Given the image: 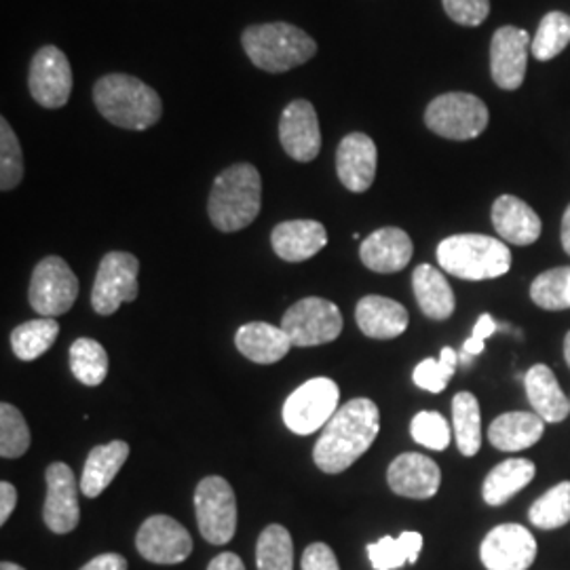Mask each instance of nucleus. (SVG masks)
I'll use <instances>...</instances> for the list:
<instances>
[{
    "instance_id": "obj_30",
    "label": "nucleus",
    "mask_w": 570,
    "mask_h": 570,
    "mask_svg": "<svg viewBox=\"0 0 570 570\" xmlns=\"http://www.w3.org/2000/svg\"><path fill=\"white\" fill-rule=\"evenodd\" d=\"M423 550V534L406 530L397 539L383 537L376 543L367 546V558L374 570H397L404 564H416Z\"/></svg>"
},
{
    "instance_id": "obj_37",
    "label": "nucleus",
    "mask_w": 570,
    "mask_h": 570,
    "mask_svg": "<svg viewBox=\"0 0 570 570\" xmlns=\"http://www.w3.org/2000/svg\"><path fill=\"white\" fill-rule=\"evenodd\" d=\"M530 298L546 311L570 308V266H558L541 273L530 285Z\"/></svg>"
},
{
    "instance_id": "obj_32",
    "label": "nucleus",
    "mask_w": 570,
    "mask_h": 570,
    "mask_svg": "<svg viewBox=\"0 0 570 570\" xmlns=\"http://www.w3.org/2000/svg\"><path fill=\"white\" fill-rule=\"evenodd\" d=\"M60 336V324L53 317H39L11 332V348L21 362H35L47 353Z\"/></svg>"
},
{
    "instance_id": "obj_23",
    "label": "nucleus",
    "mask_w": 570,
    "mask_h": 570,
    "mask_svg": "<svg viewBox=\"0 0 570 570\" xmlns=\"http://www.w3.org/2000/svg\"><path fill=\"white\" fill-rule=\"evenodd\" d=\"M357 327L374 341H391L402 336L410 324L406 306L387 296H364L355 308Z\"/></svg>"
},
{
    "instance_id": "obj_1",
    "label": "nucleus",
    "mask_w": 570,
    "mask_h": 570,
    "mask_svg": "<svg viewBox=\"0 0 570 570\" xmlns=\"http://www.w3.org/2000/svg\"><path fill=\"white\" fill-rule=\"evenodd\" d=\"M381 431V412L367 397L338 407L313 449V461L324 473L336 475L366 454Z\"/></svg>"
},
{
    "instance_id": "obj_8",
    "label": "nucleus",
    "mask_w": 570,
    "mask_h": 570,
    "mask_svg": "<svg viewBox=\"0 0 570 570\" xmlns=\"http://www.w3.org/2000/svg\"><path fill=\"white\" fill-rule=\"evenodd\" d=\"M199 532L212 546H226L237 532V499L220 475H207L195 490Z\"/></svg>"
},
{
    "instance_id": "obj_18",
    "label": "nucleus",
    "mask_w": 570,
    "mask_h": 570,
    "mask_svg": "<svg viewBox=\"0 0 570 570\" xmlns=\"http://www.w3.org/2000/svg\"><path fill=\"white\" fill-rule=\"evenodd\" d=\"M389 489L406 499L425 501L438 494L442 471L433 459L416 452H406L393 459L387 469Z\"/></svg>"
},
{
    "instance_id": "obj_36",
    "label": "nucleus",
    "mask_w": 570,
    "mask_h": 570,
    "mask_svg": "<svg viewBox=\"0 0 570 570\" xmlns=\"http://www.w3.org/2000/svg\"><path fill=\"white\" fill-rule=\"evenodd\" d=\"M570 42V18L562 11H551L543 16L537 28V35L530 45V51L539 61L558 58Z\"/></svg>"
},
{
    "instance_id": "obj_14",
    "label": "nucleus",
    "mask_w": 570,
    "mask_h": 570,
    "mask_svg": "<svg viewBox=\"0 0 570 570\" xmlns=\"http://www.w3.org/2000/svg\"><path fill=\"white\" fill-rule=\"evenodd\" d=\"M480 558L489 570H529L537 558V539L520 524H499L484 537Z\"/></svg>"
},
{
    "instance_id": "obj_17",
    "label": "nucleus",
    "mask_w": 570,
    "mask_h": 570,
    "mask_svg": "<svg viewBox=\"0 0 570 570\" xmlns=\"http://www.w3.org/2000/svg\"><path fill=\"white\" fill-rule=\"evenodd\" d=\"M279 140L294 161L311 164L317 159L322 150V129L313 104L294 100L285 106L279 121Z\"/></svg>"
},
{
    "instance_id": "obj_20",
    "label": "nucleus",
    "mask_w": 570,
    "mask_h": 570,
    "mask_svg": "<svg viewBox=\"0 0 570 570\" xmlns=\"http://www.w3.org/2000/svg\"><path fill=\"white\" fill-rule=\"evenodd\" d=\"M414 254V245L406 230L397 226H385L367 235L360 247V258L374 273H400L404 271Z\"/></svg>"
},
{
    "instance_id": "obj_4",
    "label": "nucleus",
    "mask_w": 570,
    "mask_h": 570,
    "mask_svg": "<svg viewBox=\"0 0 570 570\" xmlns=\"http://www.w3.org/2000/svg\"><path fill=\"white\" fill-rule=\"evenodd\" d=\"M242 45L249 61L271 75H284L313 60L317 53V42L303 28L285 21L247 26Z\"/></svg>"
},
{
    "instance_id": "obj_22",
    "label": "nucleus",
    "mask_w": 570,
    "mask_h": 570,
    "mask_svg": "<svg viewBox=\"0 0 570 570\" xmlns=\"http://www.w3.org/2000/svg\"><path fill=\"white\" fill-rule=\"evenodd\" d=\"M492 226L497 235L513 245H532L541 237V218L537 212L513 195H501L492 205Z\"/></svg>"
},
{
    "instance_id": "obj_6",
    "label": "nucleus",
    "mask_w": 570,
    "mask_h": 570,
    "mask_svg": "<svg viewBox=\"0 0 570 570\" xmlns=\"http://www.w3.org/2000/svg\"><path fill=\"white\" fill-rule=\"evenodd\" d=\"M489 108L478 96L450 91L438 96L425 110L429 129L446 140H473L489 127Z\"/></svg>"
},
{
    "instance_id": "obj_26",
    "label": "nucleus",
    "mask_w": 570,
    "mask_h": 570,
    "mask_svg": "<svg viewBox=\"0 0 570 570\" xmlns=\"http://www.w3.org/2000/svg\"><path fill=\"white\" fill-rule=\"evenodd\" d=\"M530 406L546 423H562L570 412V400L560 387L550 366L537 364L524 376Z\"/></svg>"
},
{
    "instance_id": "obj_24",
    "label": "nucleus",
    "mask_w": 570,
    "mask_h": 570,
    "mask_svg": "<svg viewBox=\"0 0 570 570\" xmlns=\"http://www.w3.org/2000/svg\"><path fill=\"white\" fill-rule=\"evenodd\" d=\"M237 351L254 364H277L284 360L292 348V341L285 334L284 327L265 324V322H252L237 330L235 334Z\"/></svg>"
},
{
    "instance_id": "obj_35",
    "label": "nucleus",
    "mask_w": 570,
    "mask_h": 570,
    "mask_svg": "<svg viewBox=\"0 0 570 570\" xmlns=\"http://www.w3.org/2000/svg\"><path fill=\"white\" fill-rule=\"evenodd\" d=\"M529 520L537 529L556 530L570 522V482H560L539 497L529 511Z\"/></svg>"
},
{
    "instance_id": "obj_12",
    "label": "nucleus",
    "mask_w": 570,
    "mask_h": 570,
    "mask_svg": "<svg viewBox=\"0 0 570 570\" xmlns=\"http://www.w3.org/2000/svg\"><path fill=\"white\" fill-rule=\"evenodd\" d=\"M28 87L35 102L42 108H63L72 94V68L66 53L56 45L41 47L30 61Z\"/></svg>"
},
{
    "instance_id": "obj_9",
    "label": "nucleus",
    "mask_w": 570,
    "mask_h": 570,
    "mask_svg": "<svg viewBox=\"0 0 570 570\" xmlns=\"http://www.w3.org/2000/svg\"><path fill=\"white\" fill-rule=\"evenodd\" d=\"M79 279L60 256H47L32 271L28 301L41 317H60L77 303Z\"/></svg>"
},
{
    "instance_id": "obj_11",
    "label": "nucleus",
    "mask_w": 570,
    "mask_h": 570,
    "mask_svg": "<svg viewBox=\"0 0 570 570\" xmlns=\"http://www.w3.org/2000/svg\"><path fill=\"white\" fill-rule=\"evenodd\" d=\"M341 308L326 298H303L285 311L282 327L294 346H317L332 343L343 332Z\"/></svg>"
},
{
    "instance_id": "obj_40",
    "label": "nucleus",
    "mask_w": 570,
    "mask_h": 570,
    "mask_svg": "<svg viewBox=\"0 0 570 570\" xmlns=\"http://www.w3.org/2000/svg\"><path fill=\"white\" fill-rule=\"evenodd\" d=\"M456 364H459L456 351L452 346H444L440 353V360L429 357L414 367V374H412L414 385L431 391V393H442L444 389L449 387Z\"/></svg>"
},
{
    "instance_id": "obj_41",
    "label": "nucleus",
    "mask_w": 570,
    "mask_h": 570,
    "mask_svg": "<svg viewBox=\"0 0 570 570\" xmlns=\"http://www.w3.org/2000/svg\"><path fill=\"white\" fill-rule=\"evenodd\" d=\"M410 433H412L414 442H419L425 449L438 450V452L449 449L450 425L440 412H428V410L419 412L412 419Z\"/></svg>"
},
{
    "instance_id": "obj_21",
    "label": "nucleus",
    "mask_w": 570,
    "mask_h": 570,
    "mask_svg": "<svg viewBox=\"0 0 570 570\" xmlns=\"http://www.w3.org/2000/svg\"><path fill=\"white\" fill-rule=\"evenodd\" d=\"M271 244L285 263H305L326 247V226L317 220H287L273 228Z\"/></svg>"
},
{
    "instance_id": "obj_43",
    "label": "nucleus",
    "mask_w": 570,
    "mask_h": 570,
    "mask_svg": "<svg viewBox=\"0 0 570 570\" xmlns=\"http://www.w3.org/2000/svg\"><path fill=\"white\" fill-rule=\"evenodd\" d=\"M303 570H341L336 553L326 543H311L303 553Z\"/></svg>"
},
{
    "instance_id": "obj_13",
    "label": "nucleus",
    "mask_w": 570,
    "mask_h": 570,
    "mask_svg": "<svg viewBox=\"0 0 570 570\" xmlns=\"http://www.w3.org/2000/svg\"><path fill=\"white\" fill-rule=\"evenodd\" d=\"M136 548L153 564H180L193 551V537L178 520L150 515L138 530Z\"/></svg>"
},
{
    "instance_id": "obj_19",
    "label": "nucleus",
    "mask_w": 570,
    "mask_h": 570,
    "mask_svg": "<svg viewBox=\"0 0 570 570\" xmlns=\"http://www.w3.org/2000/svg\"><path fill=\"white\" fill-rule=\"evenodd\" d=\"M379 150L366 134H348L336 148V174L351 193H366L376 178Z\"/></svg>"
},
{
    "instance_id": "obj_2",
    "label": "nucleus",
    "mask_w": 570,
    "mask_h": 570,
    "mask_svg": "<svg viewBox=\"0 0 570 570\" xmlns=\"http://www.w3.org/2000/svg\"><path fill=\"white\" fill-rule=\"evenodd\" d=\"M94 102L106 121L129 131H144L164 115L159 94L150 85L122 72L98 79L94 85Z\"/></svg>"
},
{
    "instance_id": "obj_45",
    "label": "nucleus",
    "mask_w": 570,
    "mask_h": 570,
    "mask_svg": "<svg viewBox=\"0 0 570 570\" xmlns=\"http://www.w3.org/2000/svg\"><path fill=\"white\" fill-rule=\"evenodd\" d=\"M81 570H127V560L121 553H102L89 560Z\"/></svg>"
},
{
    "instance_id": "obj_3",
    "label": "nucleus",
    "mask_w": 570,
    "mask_h": 570,
    "mask_svg": "<svg viewBox=\"0 0 570 570\" xmlns=\"http://www.w3.org/2000/svg\"><path fill=\"white\" fill-rule=\"evenodd\" d=\"M263 207V180L252 164L226 167L214 180L207 214L223 233H237L252 225Z\"/></svg>"
},
{
    "instance_id": "obj_29",
    "label": "nucleus",
    "mask_w": 570,
    "mask_h": 570,
    "mask_svg": "<svg viewBox=\"0 0 570 570\" xmlns=\"http://www.w3.org/2000/svg\"><path fill=\"white\" fill-rule=\"evenodd\" d=\"M534 475H537V465L529 459H508L487 475L482 497L490 508L505 505L520 490L529 487Z\"/></svg>"
},
{
    "instance_id": "obj_27",
    "label": "nucleus",
    "mask_w": 570,
    "mask_h": 570,
    "mask_svg": "<svg viewBox=\"0 0 570 570\" xmlns=\"http://www.w3.org/2000/svg\"><path fill=\"white\" fill-rule=\"evenodd\" d=\"M412 287L423 315L433 322H446L454 313V292L449 279L435 266L421 265L412 273Z\"/></svg>"
},
{
    "instance_id": "obj_48",
    "label": "nucleus",
    "mask_w": 570,
    "mask_h": 570,
    "mask_svg": "<svg viewBox=\"0 0 570 570\" xmlns=\"http://www.w3.org/2000/svg\"><path fill=\"white\" fill-rule=\"evenodd\" d=\"M484 348H487V345L482 341H475V338L469 336L465 345H463V362H468V357H475V355L484 353Z\"/></svg>"
},
{
    "instance_id": "obj_49",
    "label": "nucleus",
    "mask_w": 570,
    "mask_h": 570,
    "mask_svg": "<svg viewBox=\"0 0 570 570\" xmlns=\"http://www.w3.org/2000/svg\"><path fill=\"white\" fill-rule=\"evenodd\" d=\"M562 247L570 256V205L564 212V218H562Z\"/></svg>"
},
{
    "instance_id": "obj_10",
    "label": "nucleus",
    "mask_w": 570,
    "mask_h": 570,
    "mask_svg": "<svg viewBox=\"0 0 570 570\" xmlns=\"http://www.w3.org/2000/svg\"><path fill=\"white\" fill-rule=\"evenodd\" d=\"M140 261L129 252H108L98 266L91 289V305L98 315H115L122 303H131L140 294Z\"/></svg>"
},
{
    "instance_id": "obj_28",
    "label": "nucleus",
    "mask_w": 570,
    "mask_h": 570,
    "mask_svg": "<svg viewBox=\"0 0 570 570\" xmlns=\"http://www.w3.org/2000/svg\"><path fill=\"white\" fill-rule=\"evenodd\" d=\"M129 459V444L115 440L89 452L81 475V492L89 499L100 497L112 484L117 473Z\"/></svg>"
},
{
    "instance_id": "obj_34",
    "label": "nucleus",
    "mask_w": 570,
    "mask_h": 570,
    "mask_svg": "<svg viewBox=\"0 0 570 570\" xmlns=\"http://www.w3.org/2000/svg\"><path fill=\"white\" fill-rule=\"evenodd\" d=\"M258 570H294V543L289 530L282 524L266 527L256 546Z\"/></svg>"
},
{
    "instance_id": "obj_25",
    "label": "nucleus",
    "mask_w": 570,
    "mask_h": 570,
    "mask_svg": "<svg viewBox=\"0 0 570 570\" xmlns=\"http://www.w3.org/2000/svg\"><path fill=\"white\" fill-rule=\"evenodd\" d=\"M546 431V421L534 412H505L489 428V442L501 452H520L534 446Z\"/></svg>"
},
{
    "instance_id": "obj_5",
    "label": "nucleus",
    "mask_w": 570,
    "mask_h": 570,
    "mask_svg": "<svg viewBox=\"0 0 570 570\" xmlns=\"http://www.w3.org/2000/svg\"><path fill=\"white\" fill-rule=\"evenodd\" d=\"M438 263L459 279L484 282L510 273L511 252L503 239L489 235H452L438 245Z\"/></svg>"
},
{
    "instance_id": "obj_44",
    "label": "nucleus",
    "mask_w": 570,
    "mask_h": 570,
    "mask_svg": "<svg viewBox=\"0 0 570 570\" xmlns=\"http://www.w3.org/2000/svg\"><path fill=\"white\" fill-rule=\"evenodd\" d=\"M18 505V490L9 482H0V524H7Z\"/></svg>"
},
{
    "instance_id": "obj_33",
    "label": "nucleus",
    "mask_w": 570,
    "mask_h": 570,
    "mask_svg": "<svg viewBox=\"0 0 570 570\" xmlns=\"http://www.w3.org/2000/svg\"><path fill=\"white\" fill-rule=\"evenodd\" d=\"M70 370L87 387H98L108 374V353L94 338H79L70 346Z\"/></svg>"
},
{
    "instance_id": "obj_50",
    "label": "nucleus",
    "mask_w": 570,
    "mask_h": 570,
    "mask_svg": "<svg viewBox=\"0 0 570 570\" xmlns=\"http://www.w3.org/2000/svg\"><path fill=\"white\" fill-rule=\"evenodd\" d=\"M564 360H567V366L570 367V332L564 338Z\"/></svg>"
},
{
    "instance_id": "obj_16",
    "label": "nucleus",
    "mask_w": 570,
    "mask_h": 570,
    "mask_svg": "<svg viewBox=\"0 0 570 570\" xmlns=\"http://www.w3.org/2000/svg\"><path fill=\"white\" fill-rule=\"evenodd\" d=\"M47 499L42 508V520L47 529L56 534H68L79 527V489L75 471L66 463H51L47 468Z\"/></svg>"
},
{
    "instance_id": "obj_7",
    "label": "nucleus",
    "mask_w": 570,
    "mask_h": 570,
    "mask_svg": "<svg viewBox=\"0 0 570 570\" xmlns=\"http://www.w3.org/2000/svg\"><path fill=\"white\" fill-rule=\"evenodd\" d=\"M341 402V389L326 376H317L306 381L285 400V428L296 435H311L326 428L330 419L336 414Z\"/></svg>"
},
{
    "instance_id": "obj_47",
    "label": "nucleus",
    "mask_w": 570,
    "mask_h": 570,
    "mask_svg": "<svg viewBox=\"0 0 570 570\" xmlns=\"http://www.w3.org/2000/svg\"><path fill=\"white\" fill-rule=\"evenodd\" d=\"M497 332V322L492 320V315L489 313H484V315H480V320H478V324L473 326V332H471V338H475V341H487L489 336H492Z\"/></svg>"
},
{
    "instance_id": "obj_46",
    "label": "nucleus",
    "mask_w": 570,
    "mask_h": 570,
    "mask_svg": "<svg viewBox=\"0 0 570 570\" xmlns=\"http://www.w3.org/2000/svg\"><path fill=\"white\" fill-rule=\"evenodd\" d=\"M207 570H245L244 562L237 553L233 551H225V553H218L209 564Z\"/></svg>"
},
{
    "instance_id": "obj_42",
    "label": "nucleus",
    "mask_w": 570,
    "mask_h": 570,
    "mask_svg": "<svg viewBox=\"0 0 570 570\" xmlns=\"http://www.w3.org/2000/svg\"><path fill=\"white\" fill-rule=\"evenodd\" d=\"M450 20L475 28L484 23L490 13V0H442Z\"/></svg>"
},
{
    "instance_id": "obj_38",
    "label": "nucleus",
    "mask_w": 570,
    "mask_h": 570,
    "mask_svg": "<svg viewBox=\"0 0 570 570\" xmlns=\"http://www.w3.org/2000/svg\"><path fill=\"white\" fill-rule=\"evenodd\" d=\"M30 449V429L20 410L0 404V456L20 459Z\"/></svg>"
},
{
    "instance_id": "obj_39",
    "label": "nucleus",
    "mask_w": 570,
    "mask_h": 570,
    "mask_svg": "<svg viewBox=\"0 0 570 570\" xmlns=\"http://www.w3.org/2000/svg\"><path fill=\"white\" fill-rule=\"evenodd\" d=\"M23 180V153L13 127L0 119V188L13 190Z\"/></svg>"
},
{
    "instance_id": "obj_31",
    "label": "nucleus",
    "mask_w": 570,
    "mask_h": 570,
    "mask_svg": "<svg viewBox=\"0 0 570 570\" xmlns=\"http://www.w3.org/2000/svg\"><path fill=\"white\" fill-rule=\"evenodd\" d=\"M452 425L456 446L463 456H475L482 446V414L473 393L461 391L452 400Z\"/></svg>"
},
{
    "instance_id": "obj_15",
    "label": "nucleus",
    "mask_w": 570,
    "mask_h": 570,
    "mask_svg": "<svg viewBox=\"0 0 570 570\" xmlns=\"http://www.w3.org/2000/svg\"><path fill=\"white\" fill-rule=\"evenodd\" d=\"M530 35L515 26H503L490 42V75L501 89H520L529 66Z\"/></svg>"
},
{
    "instance_id": "obj_51",
    "label": "nucleus",
    "mask_w": 570,
    "mask_h": 570,
    "mask_svg": "<svg viewBox=\"0 0 570 570\" xmlns=\"http://www.w3.org/2000/svg\"><path fill=\"white\" fill-rule=\"evenodd\" d=\"M0 570H26V569H21L20 564H16V562H2V564H0Z\"/></svg>"
}]
</instances>
